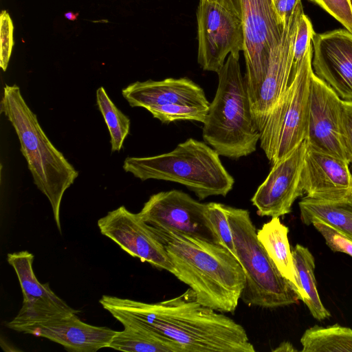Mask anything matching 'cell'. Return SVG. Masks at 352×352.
<instances>
[{"instance_id": "4dcf8cb0", "label": "cell", "mask_w": 352, "mask_h": 352, "mask_svg": "<svg viewBox=\"0 0 352 352\" xmlns=\"http://www.w3.org/2000/svg\"><path fill=\"white\" fill-rule=\"evenodd\" d=\"M0 66L6 72L11 56L14 44V26L10 14L3 10L0 15Z\"/></svg>"}, {"instance_id": "5b68a950", "label": "cell", "mask_w": 352, "mask_h": 352, "mask_svg": "<svg viewBox=\"0 0 352 352\" xmlns=\"http://www.w3.org/2000/svg\"><path fill=\"white\" fill-rule=\"evenodd\" d=\"M123 168L145 181L158 179L185 186L201 200L226 196L234 179L226 170L219 155L204 142L188 138L173 151L151 157H128Z\"/></svg>"}, {"instance_id": "ffe728a7", "label": "cell", "mask_w": 352, "mask_h": 352, "mask_svg": "<svg viewBox=\"0 0 352 352\" xmlns=\"http://www.w3.org/2000/svg\"><path fill=\"white\" fill-rule=\"evenodd\" d=\"M292 252L301 300L315 319L320 321L328 319L331 314L322 303L316 287L314 256L308 248L300 244H296Z\"/></svg>"}, {"instance_id": "8fae6325", "label": "cell", "mask_w": 352, "mask_h": 352, "mask_svg": "<svg viewBox=\"0 0 352 352\" xmlns=\"http://www.w3.org/2000/svg\"><path fill=\"white\" fill-rule=\"evenodd\" d=\"M207 207L208 203L171 190L151 195L138 214L152 227L217 243L206 216Z\"/></svg>"}, {"instance_id": "5bb4252c", "label": "cell", "mask_w": 352, "mask_h": 352, "mask_svg": "<svg viewBox=\"0 0 352 352\" xmlns=\"http://www.w3.org/2000/svg\"><path fill=\"white\" fill-rule=\"evenodd\" d=\"M306 151L305 140L285 157L272 164L251 199L259 216L280 217L291 212L294 202L304 194L301 174Z\"/></svg>"}, {"instance_id": "e575fe53", "label": "cell", "mask_w": 352, "mask_h": 352, "mask_svg": "<svg viewBox=\"0 0 352 352\" xmlns=\"http://www.w3.org/2000/svg\"><path fill=\"white\" fill-rule=\"evenodd\" d=\"M297 351L289 341L283 342L274 349H272L273 352H294Z\"/></svg>"}, {"instance_id": "277c9868", "label": "cell", "mask_w": 352, "mask_h": 352, "mask_svg": "<svg viewBox=\"0 0 352 352\" xmlns=\"http://www.w3.org/2000/svg\"><path fill=\"white\" fill-rule=\"evenodd\" d=\"M239 60L230 54L217 72V89L202 131L206 144L219 155L232 159L254 153L261 136L254 124L247 82Z\"/></svg>"}, {"instance_id": "2e32d148", "label": "cell", "mask_w": 352, "mask_h": 352, "mask_svg": "<svg viewBox=\"0 0 352 352\" xmlns=\"http://www.w3.org/2000/svg\"><path fill=\"white\" fill-rule=\"evenodd\" d=\"M349 163L307 148L301 174L304 193L309 198L335 201L352 198Z\"/></svg>"}, {"instance_id": "d6a6232c", "label": "cell", "mask_w": 352, "mask_h": 352, "mask_svg": "<svg viewBox=\"0 0 352 352\" xmlns=\"http://www.w3.org/2000/svg\"><path fill=\"white\" fill-rule=\"evenodd\" d=\"M301 0H280L275 6L278 19L284 24L286 17L290 16Z\"/></svg>"}, {"instance_id": "8992f818", "label": "cell", "mask_w": 352, "mask_h": 352, "mask_svg": "<svg viewBox=\"0 0 352 352\" xmlns=\"http://www.w3.org/2000/svg\"><path fill=\"white\" fill-rule=\"evenodd\" d=\"M225 208L236 258L245 274L242 301L248 306L275 309L301 300L298 289L280 272L258 241L249 211Z\"/></svg>"}, {"instance_id": "484cf974", "label": "cell", "mask_w": 352, "mask_h": 352, "mask_svg": "<svg viewBox=\"0 0 352 352\" xmlns=\"http://www.w3.org/2000/svg\"><path fill=\"white\" fill-rule=\"evenodd\" d=\"M209 107L187 104H168L153 106L146 109L162 123L168 124L178 120L197 121L204 123Z\"/></svg>"}, {"instance_id": "d4e9b609", "label": "cell", "mask_w": 352, "mask_h": 352, "mask_svg": "<svg viewBox=\"0 0 352 352\" xmlns=\"http://www.w3.org/2000/svg\"><path fill=\"white\" fill-rule=\"evenodd\" d=\"M96 102L108 127L111 151H120L129 133L130 120L117 108L102 87L96 91Z\"/></svg>"}, {"instance_id": "ac0fdd59", "label": "cell", "mask_w": 352, "mask_h": 352, "mask_svg": "<svg viewBox=\"0 0 352 352\" xmlns=\"http://www.w3.org/2000/svg\"><path fill=\"white\" fill-rule=\"evenodd\" d=\"M132 107H148L174 104L209 107L203 89L187 78L137 81L122 90Z\"/></svg>"}, {"instance_id": "f546056e", "label": "cell", "mask_w": 352, "mask_h": 352, "mask_svg": "<svg viewBox=\"0 0 352 352\" xmlns=\"http://www.w3.org/2000/svg\"><path fill=\"white\" fill-rule=\"evenodd\" d=\"M319 6L352 33V0H309Z\"/></svg>"}, {"instance_id": "e0dca14e", "label": "cell", "mask_w": 352, "mask_h": 352, "mask_svg": "<svg viewBox=\"0 0 352 352\" xmlns=\"http://www.w3.org/2000/svg\"><path fill=\"white\" fill-rule=\"evenodd\" d=\"M118 331L89 324L76 314L21 329L19 332L47 338L72 352H96L109 348Z\"/></svg>"}, {"instance_id": "9a60e30c", "label": "cell", "mask_w": 352, "mask_h": 352, "mask_svg": "<svg viewBox=\"0 0 352 352\" xmlns=\"http://www.w3.org/2000/svg\"><path fill=\"white\" fill-rule=\"evenodd\" d=\"M311 43L314 74L342 100L352 101V33L346 29L315 32Z\"/></svg>"}, {"instance_id": "3957f363", "label": "cell", "mask_w": 352, "mask_h": 352, "mask_svg": "<svg viewBox=\"0 0 352 352\" xmlns=\"http://www.w3.org/2000/svg\"><path fill=\"white\" fill-rule=\"evenodd\" d=\"M1 112L14 129L34 183L48 199L56 227L61 233V201L78 172L48 139L19 86L6 85L3 87Z\"/></svg>"}, {"instance_id": "8d00e7d4", "label": "cell", "mask_w": 352, "mask_h": 352, "mask_svg": "<svg viewBox=\"0 0 352 352\" xmlns=\"http://www.w3.org/2000/svg\"><path fill=\"white\" fill-rule=\"evenodd\" d=\"M273 1V3H274V7L276 6V4L280 1V0H272Z\"/></svg>"}, {"instance_id": "44dd1931", "label": "cell", "mask_w": 352, "mask_h": 352, "mask_svg": "<svg viewBox=\"0 0 352 352\" xmlns=\"http://www.w3.org/2000/svg\"><path fill=\"white\" fill-rule=\"evenodd\" d=\"M256 233L258 241L278 270L298 288L292 252L288 240L289 228L280 222L279 217H273L265 223Z\"/></svg>"}, {"instance_id": "7402d4cb", "label": "cell", "mask_w": 352, "mask_h": 352, "mask_svg": "<svg viewBox=\"0 0 352 352\" xmlns=\"http://www.w3.org/2000/svg\"><path fill=\"white\" fill-rule=\"evenodd\" d=\"M109 348L126 352H185L173 340L147 328L127 325L117 331Z\"/></svg>"}, {"instance_id": "4316f807", "label": "cell", "mask_w": 352, "mask_h": 352, "mask_svg": "<svg viewBox=\"0 0 352 352\" xmlns=\"http://www.w3.org/2000/svg\"><path fill=\"white\" fill-rule=\"evenodd\" d=\"M225 206L220 203H208L206 216L217 243L236 258L232 232Z\"/></svg>"}, {"instance_id": "f1b7e54d", "label": "cell", "mask_w": 352, "mask_h": 352, "mask_svg": "<svg viewBox=\"0 0 352 352\" xmlns=\"http://www.w3.org/2000/svg\"><path fill=\"white\" fill-rule=\"evenodd\" d=\"M322 234L327 245L333 252L345 253L352 257V239L331 226L316 221L312 223Z\"/></svg>"}, {"instance_id": "836d02e7", "label": "cell", "mask_w": 352, "mask_h": 352, "mask_svg": "<svg viewBox=\"0 0 352 352\" xmlns=\"http://www.w3.org/2000/svg\"><path fill=\"white\" fill-rule=\"evenodd\" d=\"M214 2L236 16L241 19V7L240 0H208Z\"/></svg>"}, {"instance_id": "603a6c76", "label": "cell", "mask_w": 352, "mask_h": 352, "mask_svg": "<svg viewBox=\"0 0 352 352\" xmlns=\"http://www.w3.org/2000/svg\"><path fill=\"white\" fill-rule=\"evenodd\" d=\"M7 260L18 277L23 298L22 305L44 302L56 295L48 283L42 284L36 278L32 267L34 255L32 253L28 251L9 253Z\"/></svg>"}, {"instance_id": "d6986e66", "label": "cell", "mask_w": 352, "mask_h": 352, "mask_svg": "<svg viewBox=\"0 0 352 352\" xmlns=\"http://www.w3.org/2000/svg\"><path fill=\"white\" fill-rule=\"evenodd\" d=\"M299 208L305 224L320 221L352 239V198L328 201L305 197L299 202Z\"/></svg>"}, {"instance_id": "4fadbf2b", "label": "cell", "mask_w": 352, "mask_h": 352, "mask_svg": "<svg viewBox=\"0 0 352 352\" xmlns=\"http://www.w3.org/2000/svg\"><path fill=\"white\" fill-rule=\"evenodd\" d=\"M341 102L336 93L313 73L305 140L307 148L350 164L342 135Z\"/></svg>"}, {"instance_id": "52a82bcc", "label": "cell", "mask_w": 352, "mask_h": 352, "mask_svg": "<svg viewBox=\"0 0 352 352\" xmlns=\"http://www.w3.org/2000/svg\"><path fill=\"white\" fill-rule=\"evenodd\" d=\"M312 43L287 89L268 115L260 132V146L272 164L305 140L307 131Z\"/></svg>"}, {"instance_id": "6da1fadb", "label": "cell", "mask_w": 352, "mask_h": 352, "mask_svg": "<svg viewBox=\"0 0 352 352\" xmlns=\"http://www.w3.org/2000/svg\"><path fill=\"white\" fill-rule=\"evenodd\" d=\"M99 302L124 327L147 328L177 342L185 352L255 351L243 326L199 304L190 288L155 303L107 295Z\"/></svg>"}, {"instance_id": "83f0119b", "label": "cell", "mask_w": 352, "mask_h": 352, "mask_svg": "<svg viewBox=\"0 0 352 352\" xmlns=\"http://www.w3.org/2000/svg\"><path fill=\"white\" fill-rule=\"evenodd\" d=\"M314 34L315 32L311 20L308 16L303 12L298 23L294 41V60L289 82L294 77L309 46L311 44V39Z\"/></svg>"}, {"instance_id": "d590c367", "label": "cell", "mask_w": 352, "mask_h": 352, "mask_svg": "<svg viewBox=\"0 0 352 352\" xmlns=\"http://www.w3.org/2000/svg\"><path fill=\"white\" fill-rule=\"evenodd\" d=\"M78 14H74L72 12H69L65 14V18H67L69 20L74 21L77 19Z\"/></svg>"}, {"instance_id": "7c38bea8", "label": "cell", "mask_w": 352, "mask_h": 352, "mask_svg": "<svg viewBox=\"0 0 352 352\" xmlns=\"http://www.w3.org/2000/svg\"><path fill=\"white\" fill-rule=\"evenodd\" d=\"M98 226L102 234L131 256L173 274V267L164 245L138 213L121 206L98 219Z\"/></svg>"}, {"instance_id": "30bf717a", "label": "cell", "mask_w": 352, "mask_h": 352, "mask_svg": "<svg viewBox=\"0 0 352 352\" xmlns=\"http://www.w3.org/2000/svg\"><path fill=\"white\" fill-rule=\"evenodd\" d=\"M303 12L300 1L292 14L285 19L280 40L270 51L263 78L249 94L254 124L260 132L270 111L289 85L298 23Z\"/></svg>"}, {"instance_id": "7a4b0ae2", "label": "cell", "mask_w": 352, "mask_h": 352, "mask_svg": "<svg viewBox=\"0 0 352 352\" xmlns=\"http://www.w3.org/2000/svg\"><path fill=\"white\" fill-rule=\"evenodd\" d=\"M149 226L166 251L173 274L189 286L197 302L219 312L234 313L245 285L236 256L217 243Z\"/></svg>"}, {"instance_id": "9c48e42d", "label": "cell", "mask_w": 352, "mask_h": 352, "mask_svg": "<svg viewBox=\"0 0 352 352\" xmlns=\"http://www.w3.org/2000/svg\"><path fill=\"white\" fill-rule=\"evenodd\" d=\"M244 32L245 78L249 94L263 78L271 50L280 41L283 25L272 0H240Z\"/></svg>"}, {"instance_id": "cb8c5ba5", "label": "cell", "mask_w": 352, "mask_h": 352, "mask_svg": "<svg viewBox=\"0 0 352 352\" xmlns=\"http://www.w3.org/2000/svg\"><path fill=\"white\" fill-rule=\"evenodd\" d=\"M300 343L302 352H352V329L338 324L315 325L304 332Z\"/></svg>"}, {"instance_id": "ba28073f", "label": "cell", "mask_w": 352, "mask_h": 352, "mask_svg": "<svg viewBox=\"0 0 352 352\" xmlns=\"http://www.w3.org/2000/svg\"><path fill=\"white\" fill-rule=\"evenodd\" d=\"M197 61L204 70L217 73L232 54L244 49L242 19L220 5L200 0L197 10Z\"/></svg>"}, {"instance_id": "1f68e13d", "label": "cell", "mask_w": 352, "mask_h": 352, "mask_svg": "<svg viewBox=\"0 0 352 352\" xmlns=\"http://www.w3.org/2000/svg\"><path fill=\"white\" fill-rule=\"evenodd\" d=\"M341 126L345 150L352 164V101L341 102Z\"/></svg>"}]
</instances>
